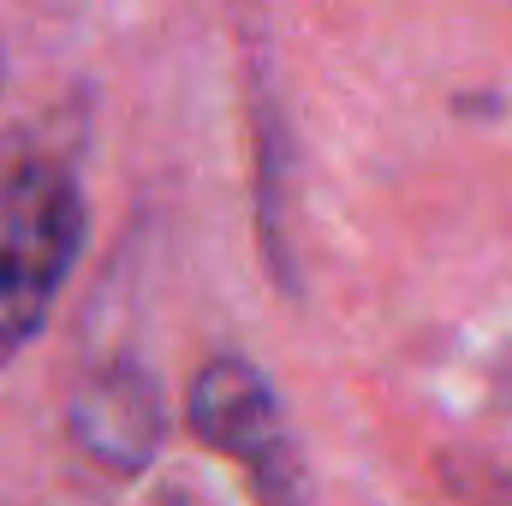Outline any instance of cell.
Wrapping results in <instances>:
<instances>
[{"label":"cell","mask_w":512,"mask_h":506,"mask_svg":"<svg viewBox=\"0 0 512 506\" xmlns=\"http://www.w3.org/2000/svg\"><path fill=\"white\" fill-rule=\"evenodd\" d=\"M84 239V203L48 161H24L0 185V346H24Z\"/></svg>","instance_id":"1"},{"label":"cell","mask_w":512,"mask_h":506,"mask_svg":"<svg viewBox=\"0 0 512 506\" xmlns=\"http://www.w3.org/2000/svg\"><path fill=\"white\" fill-rule=\"evenodd\" d=\"M191 429L251 477L262 506H310L304 453H298L286 411H280L274 387L262 381V370L239 364V358L203 364V376L191 381Z\"/></svg>","instance_id":"2"}]
</instances>
